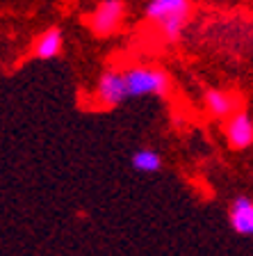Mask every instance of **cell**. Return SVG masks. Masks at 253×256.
<instances>
[{"label": "cell", "instance_id": "6da1fadb", "mask_svg": "<svg viewBox=\"0 0 253 256\" xmlns=\"http://www.w3.org/2000/svg\"><path fill=\"white\" fill-rule=\"evenodd\" d=\"M144 16L158 28L167 42H176L190 23L192 0H148Z\"/></svg>", "mask_w": 253, "mask_h": 256}, {"label": "cell", "instance_id": "7a4b0ae2", "mask_svg": "<svg viewBox=\"0 0 253 256\" xmlns=\"http://www.w3.org/2000/svg\"><path fill=\"white\" fill-rule=\"evenodd\" d=\"M123 82H126L128 98H142V96H167L171 90V78L167 71L158 66H126L121 71Z\"/></svg>", "mask_w": 253, "mask_h": 256}, {"label": "cell", "instance_id": "3957f363", "mask_svg": "<svg viewBox=\"0 0 253 256\" xmlns=\"http://www.w3.org/2000/svg\"><path fill=\"white\" fill-rule=\"evenodd\" d=\"M126 21V2L123 0H100L89 14V30L94 37L107 39Z\"/></svg>", "mask_w": 253, "mask_h": 256}, {"label": "cell", "instance_id": "277c9868", "mask_svg": "<svg viewBox=\"0 0 253 256\" xmlns=\"http://www.w3.org/2000/svg\"><path fill=\"white\" fill-rule=\"evenodd\" d=\"M96 101L103 108H107V110L119 108L121 103L128 101V92H126V82H123L121 71L107 69L100 74L98 82H96Z\"/></svg>", "mask_w": 253, "mask_h": 256}, {"label": "cell", "instance_id": "5b68a950", "mask_svg": "<svg viewBox=\"0 0 253 256\" xmlns=\"http://www.w3.org/2000/svg\"><path fill=\"white\" fill-rule=\"evenodd\" d=\"M224 135L233 151H247L249 146H253V119L247 112L238 110L226 119Z\"/></svg>", "mask_w": 253, "mask_h": 256}, {"label": "cell", "instance_id": "8992f818", "mask_svg": "<svg viewBox=\"0 0 253 256\" xmlns=\"http://www.w3.org/2000/svg\"><path fill=\"white\" fill-rule=\"evenodd\" d=\"M203 108L212 119H228L240 108L238 94L228 90H206L203 94Z\"/></svg>", "mask_w": 253, "mask_h": 256}, {"label": "cell", "instance_id": "52a82bcc", "mask_svg": "<svg viewBox=\"0 0 253 256\" xmlns=\"http://www.w3.org/2000/svg\"><path fill=\"white\" fill-rule=\"evenodd\" d=\"M62 48H64V32H62V28L53 26V28H48V30H43L34 39V44H32V58L48 62V60H55L57 55H62Z\"/></svg>", "mask_w": 253, "mask_h": 256}, {"label": "cell", "instance_id": "ba28073f", "mask_svg": "<svg viewBox=\"0 0 253 256\" xmlns=\"http://www.w3.org/2000/svg\"><path fill=\"white\" fill-rule=\"evenodd\" d=\"M228 222L238 236H253V199L244 194L233 199Z\"/></svg>", "mask_w": 253, "mask_h": 256}, {"label": "cell", "instance_id": "9c48e42d", "mask_svg": "<svg viewBox=\"0 0 253 256\" xmlns=\"http://www.w3.org/2000/svg\"><path fill=\"white\" fill-rule=\"evenodd\" d=\"M162 165L164 160L155 149H137L130 156V167L135 172H142V174H155L162 170Z\"/></svg>", "mask_w": 253, "mask_h": 256}]
</instances>
